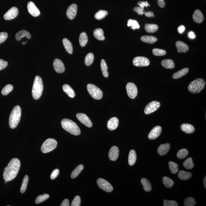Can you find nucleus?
<instances>
[{
  "label": "nucleus",
  "mask_w": 206,
  "mask_h": 206,
  "mask_svg": "<svg viewBox=\"0 0 206 206\" xmlns=\"http://www.w3.org/2000/svg\"><path fill=\"white\" fill-rule=\"evenodd\" d=\"M20 167V161L14 158L10 160L4 170L3 177L5 181L9 182L14 179L18 174Z\"/></svg>",
  "instance_id": "f257e3e1"
},
{
  "label": "nucleus",
  "mask_w": 206,
  "mask_h": 206,
  "mask_svg": "<svg viewBox=\"0 0 206 206\" xmlns=\"http://www.w3.org/2000/svg\"><path fill=\"white\" fill-rule=\"evenodd\" d=\"M61 125L64 130L73 135H78L81 134V130L79 126L71 120L63 119L61 122Z\"/></svg>",
  "instance_id": "f03ea898"
},
{
  "label": "nucleus",
  "mask_w": 206,
  "mask_h": 206,
  "mask_svg": "<svg viewBox=\"0 0 206 206\" xmlns=\"http://www.w3.org/2000/svg\"><path fill=\"white\" fill-rule=\"evenodd\" d=\"M21 108L19 105H16L10 113L9 124L10 128L15 129L19 124L21 117Z\"/></svg>",
  "instance_id": "7ed1b4c3"
},
{
  "label": "nucleus",
  "mask_w": 206,
  "mask_h": 206,
  "mask_svg": "<svg viewBox=\"0 0 206 206\" xmlns=\"http://www.w3.org/2000/svg\"><path fill=\"white\" fill-rule=\"evenodd\" d=\"M43 90V84L42 80L40 76H36L32 88V93L33 98L35 100L40 99Z\"/></svg>",
  "instance_id": "20e7f679"
},
{
  "label": "nucleus",
  "mask_w": 206,
  "mask_h": 206,
  "mask_svg": "<svg viewBox=\"0 0 206 206\" xmlns=\"http://www.w3.org/2000/svg\"><path fill=\"white\" fill-rule=\"evenodd\" d=\"M205 81L202 78H197L192 81L188 86V90L193 94L199 93L204 89Z\"/></svg>",
  "instance_id": "39448f33"
},
{
  "label": "nucleus",
  "mask_w": 206,
  "mask_h": 206,
  "mask_svg": "<svg viewBox=\"0 0 206 206\" xmlns=\"http://www.w3.org/2000/svg\"><path fill=\"white\" fill-rule=\"evenodd\" d=\"M57 145V142L55 139L49 138L43 143L41 147V151L44 153H49L55 149Z\"/></svg>",
  "instance_id": "423d86ee"
},
{
  "label": "nucleus",
  "mask_w": 206,
  "mask_h": 206,
  "mask_svg": "<svg viewBox=\"0 0 206 206\" xmlns=\"http://www.w3.org/2000/svg\"><path fill=\"white\" fill-rule=\"evenodd\" d=\"M89 93L95 99L99 100L102 98L103 92L100 88L94 85L89 84L87 86Z\"/></svg>",
  "instance_id": "0eeeda50"
},
{
  "label": "nucleus",
  "mask_w": 206,
  "mask_h": 206,
  "mask_svg": "<svg viewBox=\"0 0 206 206\" xmlns=\"http://www.w3.org/2000/svg\"><path fill=\"white\" fill-rule=\"evenodd\" d=\"M97 184L102 189L107 192L113 191V187L107 181L102 178H99L97 180Z\"/></svg>",
  "instance_id": "6e6552de"
},
{
  "label": "nucleus",
  "mask_w": 206,
  "mask_h": 206,
  "mask_svg": "<svg viewBox=\"0 0 206 206\" xmlns=\"http://www.w3.org/2000/svg\"><path fill=\"white\" fill-rule=\"evenodd\" d=\"M127 95L131 99H135L138 95V89L134 83H129L126 86Z\"/></svg>",
  "instance_id": "1a4fd4ad"
},
{
  "label": "nucleus",
  "mask_w": 206,
  "mask_h": 206,
  "mask_svg": "<svg viewBox=\"0 0 206 206\" xmlns=\"http://www.w3.org/2000/svg\"><path fill=\"white\" fill-rule=\"evenodd\" d=\"M160 106V104L158 102L156 101L151 102L148 103L144 109V113L146 115L151 114L157 110Z\"/></svg>",
  "instance_id": "9d476101"
},
{
  "label": "nucleus",
  "mask_w": 206,
  "mask_h": 206,
  "mask_svg": "<svg viewBox=\"0 0 206 206\" xmlns=\"http://www.w3.org/2000/svg\"><path fill=\"white\" fill-rule=\"evenodd\" d=\"M134 66L138 67H143L149 66L150 63L149 60L144 57H137L133 61Z\"/></svg>",
  "instance_id": "9b49d317"
},
{
  "label": "nucleus",
  "mask_w": 206,
  "mask_h": 206,
  "mask_svg": "<svg viewBox=\"0 0 206 206\" xmlns=\"http://www.w3.org/2000/svg\"><path fill=\"white\" fill-rule=\"evenodd\" d=\"M76 117L79 122L87 127H91L92 126V122L90 118L83 113H78L76 114Z\"/></svg>",
  "instance_id": "f8f14e48"
},
{
  "label": "nucleus",
  "mask_w": 206,
  "mask_h": 206,
  "mask_svg": "<svg viewBox=\"0 0 206 206\" xmlns=\"http://www.w3.org/2000/svg\"><path fill=\"white\" fill-rule=\"evenodd\" d=\"M19 14V10L17 8L14 6L12 7L4 16V18L6 20H10L15 19Z\"/></svg>",
  "instance_id": "ddd939ff"
},
{
  "label": "nucleus",
  "mask_w": 206,
  "mask_h": 206,
  "mask_svg": "<svg viewBox=\"0 0 206 206\" xmlns=\"http://www.w3.org/2000/svg\"><path fill=\"white\" fill-rule=\"evenodd\" d=\"M77 6L76 4H72L68 8L66 15L68 19H73L75 18L77 12Z\"/></svg>",
  "instance_id": "4468645a"
},
{
  "label": "nucleus",
  "mask_w": 206,
  "mask_h": 206,
  "mask_svg": "<svg viewBox=\"0 0 206 206\" xmlns=\"http://www.w3.org/2000/svg\"><path fill=\"white\" fill-rule=\"evenodd\" d=\"M29 13L32 16L37 17L40 15V10L35 6V4L32 2H29L27 5Z\"/></svg>",
  "instance_id": "2eb2a0df"
},
{
  "label": "nucleus",
  "mask_w": 206,
  "mask_h": 206,
  "mask_svg": "<svg viewBox=\"0 0 206 206\" xmlns=\"http://www.w3.org/2000/svg\"><path fill=\"white\" fill-rule=\"evenodd\" d=\"M54 70L57 73H62L64 72L65 67L63 63L61 60L56 58L54 60L53 63Z\"/></svg>",
  "instance_id": "dca6fc26"
},
{
  "label": "nucleus",
  "mask_w": 206,
  "mask_h": 206,
  "mask_svg": "<svg viewBox=\"0 0 206 206\" xmlns=\"http://www.w3.org/2000/svg\"><path fill=\"white\" fill-rule=\"evenodd\" d=\"M162 131L161 126H157L154 127L148 135V138L151 140L156 139L160 136Z\"/></svg>",
  "instance_id": "f3484780"
},
{
  "label": "nucleus",
  "mask_w": 206,
  "mask_h": 206,
  "mask_svg": "<svg viewBox=\"0 0 206 206\" xmlns=\"http://www.w3.org/2000/svg\"><path fill=\"white\" fill-rule=\"evenodd\" d=\"M119 154V150L116 146L112 147L109 150V159L112 161H115L118 159Z\"/></svg>",
  "instance_id": "a211bd4d"
},
{
  "label": "nucleus",
  "mask_w": 206,
  "mask_h": 206,
  "mask_svg": "<svg viewBox=\"0 0 206 206\" xmlns=\"http://www.w3.org/2000/svg\"><path fill=\"white\" fill-rule=\"evenodd\" d=\"M119 120L117 117H113L108 121L107 124V127L110 131L115 130L118 127Z\"/></svg>",
  "instance_id": "6ab92c4d"
},
{
  "label": "nucleus",
  "mask_w": 206,
  "mask_h": 206,
  "mask_svg": "<svg viewBox=\"0 0 206 206\" xmlns=\"http://www.w3.org/2000/svg\"><path fill=\"white\" fill-rule=\"evenodd\" d=\"M170 148V145L169 143L160 145L158 148V153L160 156H164L169 152Z\"/></svg>",
  "instance_id": "aec40b11"
},
{
  "label": "nucleus",
  "mask_w": 206,
  "mask_h": 206,
  "mask_svg": "<svg viewBox=\"0 0 206 206\" xmlns=\"http://www.w3.org/2000/svg\"><path fill=\"white\" fill-rule=\"evenodd\" d=\"M176 47L179 53H185L189 50L188 45L185 44L183 42L181 41H177L176 43Z\"/></svg>",
  "instance_id": "412c9836"
},
{
  "label": "nucleus",
  "mask_w": 206,
  "mask_h": 206,
  "mask_svg": "<svg viewBox=\"0 0 206 206\" xmlns=\"http://www.w3.org/2000/svg\"><path fill=\"white\" fill-rule=\"evenodd\" d=\"M193 19L194 21L197 23H202L204 20V16L200 10H196L194 12Z\"/></svg>",
  "instance_id": "4be33fe9"
},
{
  "label": "nucleus",
  "mask_w": 206,
  "mask_h": 206,
  "mask_svg": "<svg viewBox=\"0 0 206 206\" xmlns=\"http://www.w3.org/2000/svg\"><path fill=\"white\" fill-rule=\"evenodd\" d=\"M28 39H30L31 37V35L28 31L25 30H22L19 32L16 33L15 35L16 39L17 41H19L22 37H25Z\"/></svg>",
  "instance_id": "5701e85b"
},
{
  "label": "nucleus",
  "mask_w": 206,
  "mask_h": 206,
  "mask_svg": "<svg viewBox=\"0 0 206 206\" xmlns=\"http://www.w3.org/2000/svg\"><path fill=\"white\" fill-rule=\"evenodd\" d=\"M181 130L187 134H191L195 131V128L192 125L189 124L184 123L181 125Z\"/></svg>",
  "instance_id": "b1692460"
},
{
  "label": "nucleus",
  "mask_w": 206,
  "mask_h": 206,
  "mask_svg": "<svg viewBox=\"0 0 206 206\" xmlns=\"http://www.w3.org/2000/svg\"><path fill=\"white\" fill-rule=\"evenodd\" d=\"M140 40L143 42L152 44L157 41V38L152 36H144L140 37Z\"/></svg>",
  "instance_id": "393cba45"
},
{
  "label": "nucleus",
  "mask_w": 206,
  "mask_h": 206,
  "mask_svg": "<svg viewBox=\"0 0 206 206\" xmlns=\"http://www.w3.org/2000/svg\"><path fill=\"white\" fill-rule=\"evenodd\" d=\"M93 35L98 40L100 41L105 40L104 31L101 28H97L94 31Z\"/></svg>",
  "instance_id": "a878e982"
},
{
  "label": "nucleus",
  "mask_w": 206,
  "mask_h": 206,
  "mask_svg": "<svg viewBox=\"0 0 206 206\" xmlns=\"http://www.w3.org/2000/svg\"><path fill=\"white\" fill-rule=\"evenodd\" d=\"M63 43L64 47L66 51L70 54H72L73 51V48L72 44L67 38H64L63 40Z\"/></svg>",
  "instance_id": "bb28decb"
},
{
  "label": "nucleus",
  "mask_w": 206,
  "mask_h": 206,
  "mask_svg": "<svg viewBox=\"0 0 206 206\" xmlns=\"http://www.w3.org/2000/svg\"><path fill=\"white\" fill-rule=\"evenodd\" d=\"M161 64L164 68L166 69H173L175 67V65L173 60L165 59L163 60Z\"/></svg>",
  "instance_id": "cd10ccee"
},
{
  "label": "nucleus",
  "mask_w": 206,
  "mask_h": 206,
  "mask_svg": "<svg viewBox=\"0 0 206 206\" xmlns=\"http://www.w3.org/2000/svg\"><path fill=\"white\" fill-rule=\"evenodd\" d=\"M189 71L188 68H185L173 74L172 77L174 79H178L186 75L189 72Z\"/></svg>",
  "instance_id": "c85d7f7f"
},
{
  "label": "nucleus",
  "mask_w": 206,
  "mask_h": 206,
  "mask_svg": "<svg viewBox=\"0 0 206 206\" xmlns=\"http://www.w3.org/2000/svg\"><path fill=\"white\" fill-rule=\"evenodd\" d=\"M137 156L136 152L134 150H131L129 153L128 156V163L130 166H133L136 162Z\"/></svg>",
  "instance_id": "c756f323"
},
{
  "label": "nucleus",
  "mask_w": 206,
  "mask_h": 206,
  "mask_svg": "<svg viewBox=\"0 0 206 206\" xmlns=\"http://www.w3.org/2000/svg\"><path fill=\"white\" fill-rule=\"evenodd\" d=\"M192 173L191 172L185 171H184L181 170L179 172L178 174V178L182 180H187L189 179L192 176Z\"/></svg>",
  "instance_id": "7c9ffc66"
},
{
  "label": "nucleus",
  "mask_w": 206,
  "mask_h": 206,
  "mask_svg": "<svg viewBox=\"0 0 206 206\" xmlns=\"http://www.w3.org/2000/svg\"><path fill=\"white\" fill-rule=\"evenodd\" d=\"M141 182L143 186V188L145 191L149 192L152 190V186L149 181L147 179L143 178L141 180Z\"/></svg>",
  "instance_id": "2f4dec72"
},
{
  "label": "nucleus",
  "mask_w": 206,
  "mask_h": 206,
  "mask_svg": "<svg viewBox=\"0 0 206 206\" xmlns=\"http://www.w3.org/2000/svg\"><path fill=\"white\" fill-rule=\"evenodd\" d=\"M63 89L67 95L71 98H74L75 96V92L73 89L68 84H64L63 86Z\"/></svg>",
  "instance_id": "473e14b6"
},
{
  "label": "nucleus",
  "mask_w": 206,
  "mask_h": 206,
  "mask_svg": "<svg viewBox=\"0 0 206 206\" xmlns=\"http://www.w3.org/2000/svg\"><path fill=\"white\" fill-rule=\"evenodd\" d=\"M88 37L86 32H83L80 34L79 37V42L81 46L84 47L88 42Z\"/></svg>",
  "instance_id": "72a5a7b5"
},
{
  "label": "nucleus",
  "mask_w": 206,
  "mask_h": 206,
  "mask_svg": "<svg viewBox=\"0 0 206 206\" xmlns=\"http://www.w3.org/2000/svg\"><path fill=\"white\" fill-rule=\"evenodd\" d=\"M146 31L149 33H153L158 30V26L156 24H146L145 26Z\"/></svg>",
  "instance_id": "f704fd0d"
},
{
  "label": "nucleus",
  "mask_w": 206,
  "mask_h": 206,
  "mask_svg": "<svg viewBox=\"0 0 206 206\" xmlns=\"http://www.w3.org/2000/svg\"><path fill=\"white\" fill-rule=\"evenodd\" d=\"M84 166L82 165H79L71 173V178L74 179L76 178L79 174L84 169Z\"/></svg>",
  "instance_id": "c9c22d12"
},
{
  "label": "nucleus",
  "mask_w": 206,
  "mask_h": 206,
  "mask_svg": "<svg viewBox=\"0 0 206 206\" xmlns=\"http://www.w3.org/2000/svg\"><path fill=\"white\" fill-rule=\"evenodd\" d=\"M100 66H101V70L102 71L103 76L105 77H108L109 76V73L107 71V66L106 63L104 59L102 60Z\"/></svg>",
  "instance_id": "e433bc0d"
},
{
  "label": "nucleus",
  "mask_w": 206,
  "mask_h": 206,
  "mask_svg": "<svg viewBox=\"0 0 206 206\" xmlns=\"http://www.w3.org/2000/svg\"><path fill=\"white\" fill-rule=\"evenodd\" d=\"M94 61V55L92 53H88L85 58L84 63L86 66H89Z\"/></svg>",
  "instance_id": "4c0bfd02"
},
{
  "label": "nucleus",
  "mask_w": 206,
  "mask_h": 206,
  "mask_svg": "<svg viewBox=\"0 0 206 206\" xmlns=\"http://www.w3.org/2000/svg\"><path fill=\"white\" fill-rule=\"evenodd\" d=\"M163 182L164 186L167 188H170L174 184V182L169 177L165 176L163 178Z\"/></svg>",
  "instance_id": "58836bf2"
},
{
  "label": "nucleus",
  "mask_w": 206,
  "mask_h": 206,
  "mask_svg": "<svg viewBox=\"0 0 206 206\" xmlns=\"http://www.w3.org/2000/svg\"><path fill=\"white\" fill-rule=\"evenodd\" d=\"M107 11L106 10H100L95 15V18L98 20L104 19L108 15Z\"/></svg>",
  "instance_id": "ea45409f"
},
{
  "label": "nucleus",
  "mask_w": 206,
  "mask_h": 206,
  "mask_svg": "<svg viewBox=\"0 0 206 206\" xmlns=\"http://www.w3.org/2000/svg\"><path fill=\"white\" fill-rule=\"evenodd\" d=\"M169 166L171 172L173 174H176L178 171V164L173 161H169Z\"/></svg>",
  "instance_id": "a19ab883"
},
{
  "label": "nucleus",
  "mask_w": 206,
  "mask_h": 206,
  "mask_svg": "<svg viewBox=\"0 0 206 206\" xmlns=\"http://www.w3.org/2000/svg\"><path fill=\"white\" fill-rule=\"evenodd\" d=\"M183 166L187 169H191L194 167V164L192 158L191 157L188 158L183 163Z\"/></svg>",
  "instance_id": "79ce46f5"
},
{
  "label": "nucleus",
  "mask_w": 206,
  "mask_h": 206,
  "mask_svg": "<svg viewBox=\"0 0 206 206\" xmlns=\"http://www.w3.org/2000/svg\"><path fill=\"white\" fill-rule=\"evenodd\" d=\"M29 178L28 175H26L23 179V182H22L21 187L20 189V192L22 193H24L27 189V186H28Z\"/></svg>",
  "instance_id": "37998d69"
},
{
  "label": "nucleus",
  "mask_w": 206,
  "mask_h": 206,
  "mask_svg": "<svg viewBox=\"0 0 206 206\" xmlns=\"http://www.w3.org/2000/svg\"><path fill=\"white\" fill-rule=\"evenodd\" d=\"M127 26L128 27H131V28L134 30L135 29H139L140 28V25L138 22L135 20L130 19L127 22Z\"/></svg>",
  "instance_id": "c03bdc74"
},
{
  "label": "nucleus",
  "mask_w": 206,
  "mask_h": 206,
  "mask_svg": "<svg viewBox=\"0 0 206 206\" xmlns=\"http://www.w3.org/2000/svg\"><path fill=\"white\" fill-rule=\"evenodd\" d=\"M189 152L187 150L183 148L179 150L177 154V156L179 159H184L187 157L188 154Z\"/></svg>",
  "instance_id": "a18cd8bd"
},
{
  "label": "nucleus",
  "mask_w": 206,
  "mask_h": 206,
  "mask_svg": "<svg viewBox=\"0 0 206 206\" xmlns=\"http://www.w3.org/2000/svg\"><path fill=\"white\" fill-rule=\"evenodd\" d=\"M49 195L48 194H44L43 195H39L36 198V200H35V203L36 204H39V203L46 200L49 199Z\"/></svg>",
  "instance_id": "49530a36"
},
{
  "label": "nucleus",
  "mask_w": 206,
  "mask_h": 206,
  "mask_svg": "<svg viewBox=\"0 0 206 206\" xmlns=\"http://www.w3.org/2000/svg\"><path fill=\"white\" fill-rule=\"evenodd\" d=\"M13 89V86L11 84H7L2 89L1 91V93L3 95H6L10 93Z\"/></svg>",
  "instance_id": "de8ad7c7"
},
{
  "label": "nucleus",
  "mask_w": 206,
  "mask_h": 206,
  "mask_svg": "<svg viewBox=\"0 0 206 206\" xmlns=\"http://www.w3.org/2000/svg\"><path fill=\"white\" fill-rule=\"evenodd\" d=\"M196 204V201L193 198L189 197L185 199L184 205L185 206H193Z\"/></svg>",
  "instance_id": "09e8293b"
},
{
  "label": "nucleus",
  "mask_w": 206,
  "mask_h": 206,
  "mask_svg": "<svg viewBox=\"0 0 206 206\" xmlns=\"http://www.w3.org/2000/svg\"><path fill=\"white\" fill-rule=\"evenodd\" d=\"M152 53L156 56H164L166 53V52L165 50L159 49H153L152 50Z\"/></svg>",
  "instance_id": "8fccbe9b"
},
{
  "label": "nucleus",
  "mask_w": 206,
  "mask_h": 206,
  "mask_svg": "<svg viewBox=\"0 0 206 206\" xmlns=\"http://www.w3.org/2000/svg\"><path fill=\"white\" fill-rule=\"evenodd\" d=\"M81 200L80 197L77 195L74 198L73 200L71 203V206H79L80 205Z\"/></svg>",
  "instance_id": "3c124183"
},
{
  "label": "nucleus",
  "mask_w": 206,
  "mask_h": 206,
  "mask_svg": "<svg viewBox=\"0 0 206 206\" xmlns=\"http://www.w3.org/2000/svg\"><path fill=\"white\" fill-rule=\"evenodd\" d=\"M164 206H177L178 205L177 202L174 200H164Z\"/></svg>",
  "instance_id": "603ef678"
},
{
  "label": "nucleus",
  "mask_w": 206,
  "mask_h": 206,
  "mask_svg": "<svg viewBox=\"0 0 206 206\" xmlns=\"http://www.w3.org/2000/svg\"><path fill=\"white\" fill-rule=\"evenodd\" d=\"M8 34L6 32H0V44L4 42L7 38Z\"/></svg>",
  "instance_id": "864d4df0"
},
{
  "label": "nucleus",
  "mask_w": 206,
  "mask_h": 206,
  "mask_svg": "<svg viewBox=\"0 0 206 206\" xmlns=\"http://www.w3.org/2000/svg\"><path fill=\"white\" fill-rule=\"evenodd\" d=\"M59 170L58 169H54L50 175V178L52 180L55 179L59 174Z\"/></svg>",
  "instance_id": "5fc2aeb1"
},
{
  "label": "nucleus",
  "mask_w": 206,
  "mask_h": 206,
  "mask_svg": "<svg viewBox=\"0 0 206 206\" xmlns=\"http://www.w3.org/2000/svg\"><path fill=\"white\" fill-rule=\"evenodd\" d=\"M134 11L138 13V15H143L144 14V9L138 6H135L134 8Z\"/></svg>",
  "instance_id": "6e6d98bb"
},
{
  "label": "nucleus",
  "mask_w": 206,
  "mask_h": 206,
  "mask_svg": "<svg viewBox=\"0 0 206 206\" xmlns=\"http://www.w3.org/2000/svg\"><path fill=\"white\" fill-rule=\"evenodd\" d=\"M8 66V62L2 59H0V70L6 68Z\"/></svg>",
  "instance_id": "4d7b16f0"
},
{
  "label": "nucleus",
  "mask_w": 206,
  "mask_h": 206,
  "mask_svg": "<svg viewBox=\"0 0 206 206\" xmlns=\"http://www.w3.org/2000/svg\"><path fill=\"white\" fill-rule=\"evenodd\" d=\"M138 5H139L140 7L142 8H144L145 6H150L149 4L147 1H139L138 3Z\"/></svg>",
  "instance_id": "13d9d810"
},
{
  "label": "nucleus",
  "mask_w": 206,
  "mask_h": 206,
  "mask_svg": "<svg viewBox=\"0 0 206 206\" xmlns=\"http://www.w3.org/2000/svg\"><path fill=\"white\" fill-rule=\"evenodd\" d=\"M144 14L145 16L148 17H155L153 12H151V11L148 12H145Z\"/></svg>",
  "instance_id": "bf43d9fd"
},
{
  "label": "nucleus",
  "mask_w": 206,
  "mask_h": 206,
  "mask_svg": "<svg viewBox=\"0 0 206 206\" xmlns=\"http://www.w3.org/2000/svg\"><path fill=\"white\" fill-rule=\"evenodd\" d=\"M61 206H70V203H69V200L68 199H65L63 201L62 203H61Z\"/></svg>",
  "instance_id": "052dcab7"
},
{
  "label": "nucleus",
  "mask_w": 206,
  "mask_h": 206,
  "mask_svg": "<svg viewBox=\"0 0 206 206\" xmlns=\"http://www.w3.org/2000/svg\"><path fill=\"white\" fill-rule=\"evenodd\" d=\"M158 4L161 8H164L165 6V2L164 0H158Z\"/></svg>",
  "instance_id": "680f3d73"
},
{
  "label": "nucleus",
  "mask_w": 206,
  "mask_h": 206,
  "mask_svg": "<svg viewBox=\"0 0 206 206\" xmlns=\"http://www.w3.org/2000/svg\"><path fill=\"white\" fill-rule=\"evenodd\" d=\"M185 28L184 26L182 25L178 27V31L180 33H182L184 31Z\"/></svg>",
  "instance_id": "e2e57ef3"
},
{
  "label": "nucleus",
  "mask_w": 206,
  "mask_h": 206,
  "mask_svg": "<svg viewBox=\"0 0 206 206\" xmlns=\"http://www.w3.org/2000/svg\"><path fill=\"white\" fill-rule=\"evenodd\" d=\"M188 36L191 39H194L196 37V35L193 31H191V32H189Z\"/></svg>",
  "instance_id": "0e129e2a"
},
{
  "label": "nucleus",
  "mask_w": 206,
  "mask_h": 206,
  "mask_svg": "<svg viewBox=\"0 0 206 206\" xmlns=\"http://www.w3.org/2000/svg\"><path fill=\"white\" fill-rule=\"evenodd\" d=\"M206 176L205 177L204 179H203V184H204V187L205 188H206Z\"/></svg>",
  "instance_id": "69168bd1"
},
{
  "label": "nucleus",
  "mask_w": 206,
  "mask_h": 206,
  "mask_svg": "<svg viewBox=\"0 0 206 206\" xmlns=\"http://www.w3.org/2000/svg\"><path fill=\"white\" fill-rule=\"evenodd\" d=\"M22 44H23V45H24V44H25V42H23Z\"/></svg>",
  "instance_id": "338daca9"
},
{
  "label": "nucleus",
  "mask_w": 206,
  "mask_h": 206,
  "mask_svg": "<svg viewBox=\"0 0 206 206\" xmlns=\"http://www.w3.org/2000/svg\"></svg>",
  "instance_id": "774afa93"
}]
</instances>
